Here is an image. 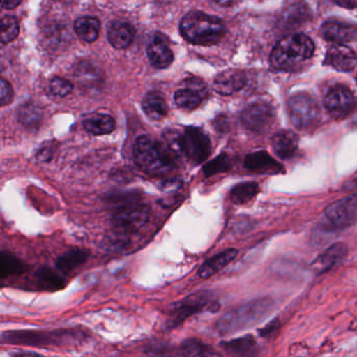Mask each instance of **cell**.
Returning a JSON list of instances; mask_svg holds the SVG:
<instances>
[{
    "instance_id": "1",
    "label": "cell",
    "mask_w": 357,
    "mask_h": 357,
    "mask_svg": "<svg viewBox=\"0 0 357 357\" xmlns=\"http://www.w3.org/2000/svg\"><path fill=\"white\" fill-rule=\"evenodd\" d=\"M275 309V302L271 298L250 301L241 306L231 309L217 321L216 330L220 335H229L262 323Z\"/></svg>"
},
{
    "instance_id": "2",
    "label": "cell",
    "mask_w": 357,
    "mask_h": 357,
    "mask_svg": "<svg viewBox=\"0 0 357 357\" xmlns=\"http://www.w3.org/2000/svg\"><path fill=\"white\" fill-rule=\"evenodd\" d=\"M179 30L185 40L196 45H216L227 32L222 20L199 11L185 14Z\"/></svg>"
},
{
    "instance_id": "3",
    "label": "cell",
    "mask_w": 357,
    "mask_h": 357,
    "mask_svg": "<svg viewBox=\"0 0 357 357\" xmlns=\"http://www.w3.org/2000/svg\"><path fill=\"white\" fill-rule=\"evenodd\" d=\"M314 53V45L304 34H292L278 43L271 56V66L279 70H298Z\"/></svg>"
},
{
    "instance_id": "4",
    "label": "cell",
    "mask_w": 357,
    "mask_h": 357,
    "mask_svg": "<svg viewBox=\"0 0 357 357\" xmlns=\"http://www.w3.org/2000/svg\"><path fill=\"white\" fill-rule=\"evenodd\" d=\"M84 337L83 333L75 330H10L3 332L1 340L6 344L31 347L64 346L76 344Z\"/></svg>"
},
{
    "instance_id": "5",
    "label": "cell",
    "mask_w": 357,
    "mask_h": 357,
    "mask_svg": "<svg viewBox=\"0 0 357 357\" xmlns=\"http://www.w3.org/2000/svg\"><path fill=\"white\" fill-rule=\"evenodd\" d=\"M133 158L135 165L148 174H166L174 167V160L165 146L156 143L147 135H142L135 141Z\"/></svg>"
},
{
    "instance_id": "6",
    "label": "cell",
    "mask_w": 357,
    "mask_h": 357,
    "mask_svg": "<svg viewBox=\"0 0 357 357\" xmlns=\"http://www.w3.org/2000/svg\"><path fill=\"white\" fill-rule=\"evenodd\" d=\"M218 309L219 304L216 302L214 294L210 290H199L171 305L168 311L167 328L175 329L197 313L206 310L216 311Z\"/></svg>"
},
{
    "instance_id": "7",
    "label": "cell",
    "mask_w": 357,
    "mask_h": 357,
    "mask_svg": "<svg viewBox=\"0 0 357 357\" xmlns=\"http://www.w3.org/2000/svg\"><path fill=\"white\" fill-rule=\"evenodd\" d=\"M290 121L300 129L310 128L319 123L321 110L317 101L307 93H298L288 101Z\"/></svg>"
},
{
    "instance_id": "8",
    "label": "cell",
    "mask_w": 357,
    "mask_h": 357,
    "mask_svg": "<svg viewBox=\"0 0 357 357\" xmlns=\"http://www.w3.org/2000/svg\"><path fill=\"white\" fill-rule=\"evenodd\" d=\"M150 219V211L143 204H129L116 211L112 218L114 231L130 236L141 231Z\"/></svg>"
},
{
    "instance_id": "9",
    "label": "cell",
    "mask_w": 357,
    "mask_h": 357,
    "mask_svg": "<svg viewBox=\"0 0 357 357\" xmlns=\"http://www.w3.org/2000/svg\"><path fill=\"white\" fill-rule=\"evenodd\" d=\"M183 155L194 164H200L211 154V142L208 135L197 127L189 126L181 135Z\"/></svg>"
},
{
    "instance_id": "10",
    "label": "cell",
    "mask_w": 357,
    "mask_h": 357,
    "mask_svg": "<svg viewBox=\"0 0 357 357\" xmlns=\"http://www.w3.org/2000/svg\"><path fill=\"white\" fill-rule=\"evenodd\" d=\"M326 218L332 227L347 229L357 221V196L338 200L328 206Z\"/></svg>"
},
{
    "instance_id": "11",
    "label": "cell",
    "mask_w": 357,
    "mask_h": 357,
    "mask_svg": "<svg viewBox=\"0 0 357 357\" xmlns=\"http://www.w3.org/2000/svg\"><path fill=\"white\" fill-rule=\"evenodd\" d=\"M275 109L266 103H256L242 112L241 121L244 126L256 133L269 130L275 122Z\"/></svg>"
},
{
    "instance_id": "12",
    "label": "cell",
    "mask_w": 357,
    "mask_h": 357,
    "mask_svg": "<svg viewBox=\"0 0 357 357\" xmlns=\"http://www.w3.org/2000/svg\"><path fill=\"white\" fill-rule=\"evenodd\" d=\"M326 109L334 119L346 118L354 108V97L350 89L342 85H336L326 95Z\"/></svg>"
},
{
    "instance_id": "13",
    "label": "cell",
    "mask_w": 357,
    "mask_h": 357,
    "mask_svg": "<svg viewBox=\"0 0 357 357\" xmlns=\"http://www.w3.org/2000/svg\"><path fill=\"white\" fill-rule=\"evenodd\" d=\"M321 35L326 40L342 45V43H351L357 39V28L354 24L330 20L321 26Z\"/></svg>"
},
{
    "instance_id": "14",
    "label": "cell",
    "mask_w": 357,
    "mask_h": 357,
    "mask_svg": "<svg viewBox=\"0 0 357 357\" xmlns=\"http://www.w3.org/2000/svg\"><path fill=\"white\" fill-rule=\"evenodd\" d=\"M187 86V89H179L175 93V103L183 109H196L202 105L208 95L206 87L200 81L196 82L195 79H191V82L188 83Z\"/></svg>"
},
{
    "instance_id": "15",
    "label": "cell",
    "mask_w": 357,
    "mask_h": 357,
    "mask_svg": "<svg viewBox=\"0 0 357 357\" xmlns=\"http://www.w3.org/2000/svg\"><path fill=\"white\" fill-rule=\"evenodd\" d=\"M220 347L231 357H256L260 351L256 338L250 334L231 340H225L221 342Z\"/></svg>"
},
{
    "instance_id": "16",
    "label": "cell",
    "mask_w": 357,
    "mask_h": 357,
    "mask_svg": "<svg viewBox=\"0 0 357 357\" xmlns=\"http://www.w3.org/2000/svg\"><path fill=\"white\" fill-rule=\"evenodd\" d=\"M248 83L245 74L241 70H229L221 73L214 81V89L219 95H233L236 91H241Z\"/></svg>"
},
{
    "instance_id": "17",
    "label": "cell",
    "mask_w": 357,
    "mask_h": 357,
    "mask_svg": "<svg viewBox=\"0 0 357 357\" xmlns=\"http://www.w3.org/2000/svg\"><path fill=\"white\" fill-rule=\"evenodd\" d=\"M348 255V246L342 242L332 244L323 254L313 261L312 267L319 273H325L338 266Z\"/></svg>"
},
{
    "instance_id": "18",
    "label": "cell",
    "mask_w": 357,
    "mask_h": 357,
    "mask_svg": "<svg viewBox=\"0 0 357 357\" xmlns=\"http://www.w3.org/2000/svg\"><path fill=\"white\" fill-rule=\"evenodd\" d=\"M326 63L340 72H351L356 66L357 57L346 45H335L328 50Z\"/></svg>"
},
{
    "instance_id": "19",
    "label": "cell",
    "mask_w": 357,
    "mask_h": 357,
    "mask_svg": "<svg viewBox=\"0 0 357 357\" xmlns=\"http://www.w3.org/2000/svg\"><path fill=\"white\" fill-rule=\"evenodd\" d=\"M135 31L129 22L114 20L108 26L107 38L114 49L124 50L132 43Z\"/></svg>"
},
{
    "instance_id": "20",
    "label": "cell",
    "mask_w": 357,
    "mask_h": 357,
    "mask_svg": "<svg viewBox=\"0 0 357 357\" xmlns=\"http://www.w3.org/2000/svg\"><path fill=\"white\" fill-rule=\"evenodd\" d=\"M147 56L150 64L160 70L169 68L174 60V55L170 47L158 36L154 37L148 45Z\"/></svg>"
},
{
    "instance_id": "21",
    "label": "cell",
    "mask_w": 357,
    "mask_h": 357,
    "mask_svg": "<svg viewBox=\"0 0 357 357\" xmlns=\"http://www.w3.org/2000/svg\"><path fill=\"white\" fill-rule=\"evenodd\" d=\"M238 250L235 248H229V250H223L219 254L215 255L212 258L208 259L202 266L198 269V275L202 279H208L216 275L219 271L231 264L236 257H237Z\"/></svg>"
},
{
    "instance_id": "22",
    "label": "cell",
    "mask_w": 357,
    "mask_h": 357,
    "mask_svg": "<svg viewBox=\"0 0 357 357\" xmlns=\"http://www.w3.org/2000/svg\"><path fill=\"white\" fill-rule=\"evenodd\" d=\"M89 252L83 248H73L56 260V268L62 275H68L80 268L89 260Z\"/></svg>"
},
{
    "instance_id": "23",
    "label": "cell",
    "mask_w": 357,
    "mask_h": 357,
    "mask_svg": "<svg viewBox=\"0 0 357 357\" xmlns=\"http://www.w3.org/2000/svg\"><path fill=\"white\" fill-rule=\"evenodd\" d=\"M35 283L37 287L45 291H57L66 287V282L60 271H54L47 266H43L35 273Z\"/></svg>"
},
{
    "instance_id": "24",
    "label": "cell",
    "mask_w": 357,
    "mask_h": 357,
    "mask_svg": "<svg viewBox=\"0 0 357 357\" xmlns=\"http://www.w3.org/2000/svg\"><path fill=\"white\" fill-rule=\"evenodd\" d=\"M271 146L279 158L287 160L292 158L298 150V139L291 131H281L273 135Z\"/></svg>"
},
{
    "instance_id": "25",
    "label": "cell",
    "mask_w": 357,
    "mask_h": 357,
    "mask_svg": "<svg viewBox=\"0 0 357 357\" xmlns=\"http://www.w3.org/2000/svg\"><path fill=\"white\" fill-rule=\"evenodd\" d=\"M142 106L148 118L152 120H162L168 114V105L164 96L160 91H153L146 93L142 102Z\"/></svg>"
},
{
    "instance_id": "26",
    "label": "cell",
    "mask_w": 357,
    "mask_h": 357,
    "mask_svg": "<svg viewBox=\"0 0 357 357\" xmlns=\"http://www.w3.org/2000/svg\"><path fill=\"white\" fill-rule=\"evenodd\" d=\"M83 127L93 135H109L116 129V121L109 114H91L85 116Z\"/></svg>"
},
{
    "instance_id": "27",
    "label": "cell",
    "mask_w": 357,
    "mask_h": 357,
    "mask_svg": "<svg viewBox=\"0 0 357 357\" xmlns=\"http://www.w3.org/2000/svg\"><path fill=\"white\" fill-rule=\"evenodd\" d=\"M244 166L248 170L260 173H278L281 172L283 167L275 162L267 152L259 151L256 153L250 154L246 158Z\"/></svg>"
},
{
    "instance_id": "28",
    "label": "cell",
    "mask_w": 357,
    "mask_h": 357,
    "mask_svg": "<svg viewBox=\"0 0 357 357\" xmlns=\"http://www.w3.org/2000/svg\"><path fill=\"white\" fill-rule=\"evenodd\" d=\"M181 352L183 357H223L216 349L196 338H189L183 342Z\"/></svg>"
},
{
    "instance_id": "29",
    "label": "cell",
    "mask_w": 357,
    "mask_h": 357,
    "mask_svg": "<svg viewBox=\"0 0 357 357\" xmlns=\"http://www.w3.org/2000/svg\"><path fill=\"white\" fill-rule=\"evenodd\" d=\"M26 262L10 252H3L0 255V275L1 279H7L13 275H20L28 271Z\"/></svg>"
},
{
    "instance_id": "30",
    "label": "cell",
    "mask_w": 357,
    "mask_h": 357,
    "mask_svg": "<svg viewBox=\"0 0 357 357\" xmlns=\"http://www.w3.org/2000/svg\"><path fill=\"white\" fill-rule=\"evenodd\" d=\"M75 32L86 43H95L99 37L100 30H101V24L97 17L91 16H84V17L78 18L74 24Z\"/></svg>"
},
{
    "instance_id": "31",
    "label": "cell",
    "mask_w": 357,
    "mask_h": 357,
    "mask_svg": "<svg viewBox=\"0 0 357 357\" xmlns=\"http://www.w3.org/2000/svg\"><path fill=\"white\" fill-rule=\"evenodd\" d=\"M18 120L26 128H38L43 121V110L34 102H28L20 108Z\"/></svg>"
},
{
    "instance_id": "32",
    "label": "cell",
    "mask_w": 357,
    "mask_h": 357,
    "mask_svg": "<svg viewBox=\"0 0 357 357\" xmlns=\"http://www.w3.org/2000/svg\"><path fill=\"white\" fill-rule=\"evenodd\" d=\"M258 183H243L236 185L231 192V202L237 204H243L252 200L258 193Z\"/></svg>"
},
{
    "instance_id": "33",
    "label": "cell",
    "mask_w": 357,
    "mask_h": 357,
    "mask_svg": "<svg viewBox=\"0 0 357 357\" xmlns=\"http://www.w3.org/2000/svg\"><path fill=\"white\" fill-rule=\"evenodd\" d=\"M1 43L3 45L15 40L20 34V24L14 16H5L1 20Z\"/></svg>"
},
{
    "instance_id": "34",
    "label": "cell",
    "mask_w": 357,
    "mask_h": 357,
    "mask_svg": "<svg viewBox=\"0 0 357 357\" xmlns=\"http://www.w3.org/2000/svg\"><path fill=\"white\" fill-rule=\"evenodd\" d=\"M231 168V160L227 154H221L212 162L204 167V173L206 176H212L217 173L225 172Z\"/></svg>"
},
{
    "instance_id": "35",
    "label": "cell",
    "mask_w": 357,
    "mask_h": 357,
    "mask_svg": "<svg viewBox=\"0 0 357 357\" xmlns=\"http://www.w3.org/2000/svg\"><path fill=\"white\" fill-rule=\"evenodd\" d=\"M145 353L149 357H174V349L167 342H150L146 346Z\"/></svg>"
},
{
    "instance_id": "36",
    "label": "cell",
    "mask_w": 357,
    "mask_h": 357,
    "mask_svg": "<svg viewBox=\"0 0 357 357\" xmlns=\"http://www.w3.org/2000/svg\"><path fill=\"white\" fill-rule=\"evenodd\" d=\"M73 89H74V86H73L70 81L66 80L63 78H59V77H56L50 83V91H51L54 96H57V97H66V96L72 93Z\"/></svg>"
},
{
    "instance_id": "37",
    "label": "cell",
    "mask_w": 357,
    "mask_h": 357,
    "mask_svg": "<svg viewBox=\"0 0 357 357\" xmlns=\"http://www.w3.org/2000/svg\"><path fill=\"white\" fill-rule=\"evenodd\" d=\"M0 99H1V106L9 105L14 99V91L11 84L5 79H1V89H0Z\"/></svg>"
},
{
    "instance_id": "38",
    "label": "cell",
    "mask_w": 357,
    "mask_h": 357,
    "mask_svg": "<svg viewBox=\"0 0 357 357\" xmlns=\"http://www.w3.org/2000/svg\"><path fill=\"white\" fill-rule=\"evenodd\" d=\"M280 328V324L279 321H278L277 319H273V321H271V323L268 324V325L265 326V328H263L262 330L260 331L261 335L263 336V337H271V336L273 335V334L275 333V332L279 330Z\"/></svg>"
},
{
    "instance_id": "39",
    "label": "cell",
    "mask_w": 357,
    "mask_h": 357,
    "mask_svg": "<svg viewBox=\"0 0 357 357\" xmlns=\"http://www.w3.org/2000/svg\"><path fill=\"white\" fill-rule=\"evenodd\" d=\"M334 3L340 7L346 8V9H357V0H344V1H334Z\"/></svg>"
},
{
    "instance_id": "40",
    "label": "cell",
    "mask_w": 357,
    "mask_h": 357,
    "mask_svg": "<svg viewBox=\"0 0 357 357\" xmlns=\"http://www.w3.org/2000/svg\"><path fill=\"white\" fill-rule=\"evenodd\" d=\"M20 3H22L20 0H3L1 3V7H3V9L12 10L15 9Z\"/></svg>"
},
{
    "instance_id": "41",
    "label": "cell",
    "mask_w": 357,
    "mask_h": 357,
    "mask_svg": "<svg viewBox=\"0 0 357 357\" xmlns=\"http://www.w3.org/2000/svg\"><path fill=\"white\" fill-rule=\"evenodd\" d=\"M12 357H45L39 353L32 352V351H20V352H15L12 354Z\"/></svg>"
},
{
    "instance_id": "42",
    "label": "cell",
    "mask_w": 357,
    "mask_h": 357,
    "mask_svg": "<svg viewBox=\"0 0 357 357\" xmlns=\"http://www.w3.org/2000/svg\"><path fill=\"white\" fill-rule=\"evenodd\" d=\"M38 158H40L41 160H49L47 158H51V150L50 149H43L39 151Z\"/></svg>"
},
{
    "instance_id": "43",
    "label": "cell",
    "mask_w": 357,
    "mask_h": 357,
    "mask_svg": "<svg viewBox=\"0 0 357 357\" xmlns=\"http://www.w3.org/2000/svg\"><path fill=\"white\" fill-rule=\"evenodd\" d=\"M220 6H231L233 5V3H217Z\"/></svg>"
}]
</instances>
